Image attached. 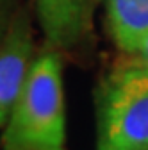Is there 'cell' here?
<instances>
[{
    "label": "cell",
    "mask_w": 148,
    "mask_h": 150,
    "mask_svg": "<svg viewBox=\"0 0 148 150\" xmlns=\"http://www.w3.org/2000/svg\"><path fill=\"white\" fill-rule=\"evenodd\" d=\"M9 18H7V6L4 4V0H0V43H2L4 36L7 32V27H9Z\"/></svg>",
    "instance_id": "obj_6"
},
{
    "label": "cell",
    "mask_w": 148,
    "mask_h": 150,
    "mask_svg": "<svg viewBox=\"0 0 148 150\" xmlns=\"http://www.w3.org/2000/svg\"><path fill=\"white\" fill-rule=\"evenodd\" d=\"M97 150H148V70L134 54H121L100 79Z\"/></svg>",
    "instance_id": "obj_2"
},
{
    "label": "cell",
    "mask_w": 148,
    "mask_h": 150,
    "mask_svg": "<svg viewBox=\"0 0 148 150\" xmlns=\"http://www.w3.org/2000/svg\"><path fill=\"white\" fill-rule=\"evenodd\" d=\"M107 30L121 54H136L148 34V0H107Z\"/></svg>",
    "instance_id": "obj_5"
},
{
    "label": "cell",
    "mask_w": 148,
    "mask_h": 150,
    "mask_svg": "<svg viewBox=\"0 0 148 150\" xmlns=\"http://www.w3.org/2000/svg\"><path fill=\"white\" fill-rule=\"evenodd\" d=\"M66 109L59 52L36 57L27 84L4 127L2 150H64Z\"/></svg>",
    "instance_id": "obj_1"
},
{
    "label": "cell",
    "mask_w": 148,
    "mask_h": 150,
    "mask_svg": "<svg viewBox=\"0 0 148 150\" xmlns=\"http://www.w3.org/2000/svg\"><path fill=\"white\" fill-rule=\"evenodd\" d=\"M134 55H136V57H137L141 63H143V66L148 70V34L144 36V40L141 41V45H139V48L136 50V54H134Z\"/></svg>",
    "instance_id": "obj_7"
},
{
    "label": "cell",
    "mask_w": 148,
    "mask_h": 150,
    "mask_svg": "<svg viewBox=\"0 0 148 150\" xmlns=\"http://www.w3.org/2000/svg\"><path fill=\"white\" fill-rule=\"evenodd\" d=\"M34 61V38L29 16L18 13L11 18L0 43V127H6Z\"/></svg>",
    "instance_id": "obj_3"
},
{
    "label": "cell",
    "mask_w": 148,
    "mask_h": 150,
    "mask_svg": "<svg viewBox=\"0 0 148 150\" xmlns=\"http://www.w3.org/2000/svg\"><path fill=\"white\" fill-rule=\"evenodd\" d=\"M48 47L77 48L91 38L93 11L100 0H34Z\"/></svg>",
    "instance_id": "obj_4"
}]
</instances>
